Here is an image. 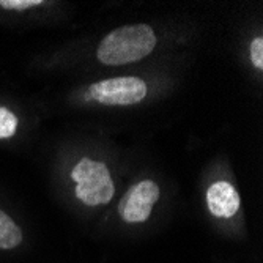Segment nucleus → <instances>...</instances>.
Segmentation results:
<instances>
[{"label":"nucleus","mask_w":263,"mask_h":263,"mask_svg":"<svg viewBox=\"0 0 263 263\" xmlns=\"http://www.w3.org/2000/svg\"><path fill=\"white\" fill-rule=\"evenodd\" d=\"M156 46L155 32L147 24L125 26L112 30L98 47L104 65H126L147 57Z\"/></svg>","instance_id":"nucleus-1"},{"label":"nucleus","mask_w":263,"mask_h":263,"mask_svg":"<svg viewBox=\"0 0 263 263\" xmlns=\"http://www.w3.org/2000/svg\"><path fill=\"white\" fill-rule=\"evenodd\" d=\"M71 177L76 181V196L90 206L104 205L114 197V183L107 165L90 158H82Z\"/></svg>","instance_id":"nucleus-2"},{"label":"nucleus","mask_w":263,"mask_h":263,"mask_svg":"<svg viewBox=\"0 0 263 263\" xmlns=\"http://www.w3.org/2000/svg\"><path fill=\"white\" fill-rule=\"evenodd\" d=\"M147 95V85L139 78H114L90 85L88 97L107 106H131Z\"/></svg>","instance_id":"nucleus-3"},{"label":"nucleus","mask_w":263,"mask_h":263,"mask_svg":"<svg viewBox=\"0 0 263 263\" xmlns=\"http://www.w3.org/2000/svg\"><path fill=\"white\" fill-rule=\"evenodd\" d=\"M159 199V187L152 180H143L129 187L118 203V213L126 222H143L150 218L153 205Z\"/></svg>","instance_id":"nucleus-4"},{"label":"nucleus","mask_w":263,"mask_h":263,"mask_svg":"<svg viewBox=\"0 0 263 263\" xmlns=\"http://www.w3.org/2000/svg\"><path fill=\"white\" fill-rule=\"evenodd\" d=\"M206 202L216 218H232L240 208V196L227 181L213 183L206 193Z\"/></svg>","instance_id":"nucleus-5"},{"label":"nucleus","mask_w":263,"mask_h":263,"mask_svg":"<svg viewBox=\"0 0 263 263\" xmlns=\"http://www.w3.org/2000/svg\"><path fill=\"white\" fill-rule=\"evenodd\" d=\"M22 241V232L14 221L0 211V249H13Z\"/></svg>","instance_id":"nucleus-6"},{"label":"nucleus","mask_w":263,"mask_h":263,"mask_svg":"<svg viewBox=\"0 0 263 263\" xmlns=\"http://www.w3.org/2000/svg\"><path fill=\"white\" fill-rule=\"evenodd\" d=\"M17 117L5 107H0V139H8L16 133Z\"/></svg>","instance_id":"nucleus-7"},{"label":"nucleus","mask_w":263,"mask_h":263,"mask_svg":"<svg viewBox=\"0 0 263 263\" xmlns=\"http://www.w3.org/2000/svg\"><path fill=\"white\" fill-rule=\"evenodd\" d=\"M41 4V0H0V7L5 10H27Z\"/></svg>","instance_id":"nucleus-8"},{"label":"nucleus","mask_w":263,"mask_h":263,"mask_svg":"<svg viewBox=\"0 0 263 263\" xmlns=\"http://www.w3.org/2000/svg\"><path fill=\"white\" fill-rule=\"evenodd\" d=\"M251 60L255 68H263V38L258 36L251 43Z\"/></svg>","instance_id":"nucleus-9"}]
</instances>
